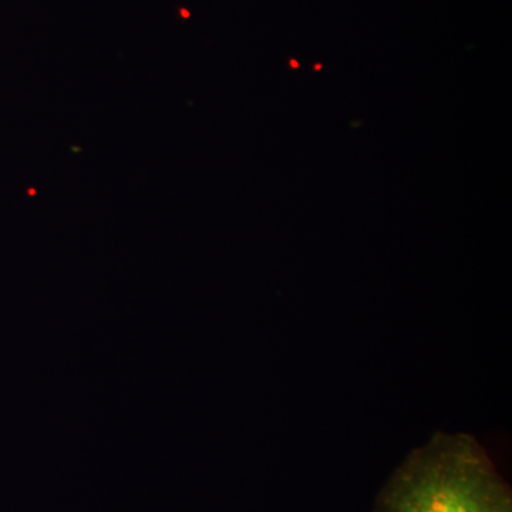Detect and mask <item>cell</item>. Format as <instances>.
I'll return each mask as SVG.
<instances>
[{"mask_svg":"<svg viewBox=\"0 0 512 512\" xmlns=\"http://www.w3.org/2000/svg\"><path fill=\"white\" fill-rule=\"evenodd\" d=\"M372 512H512V497L474 437L440 431L396 468Z\"/></svg>","mask_w":512,"mask_h":512,"instance_id":"1","label":"cell"}]
</instances>
